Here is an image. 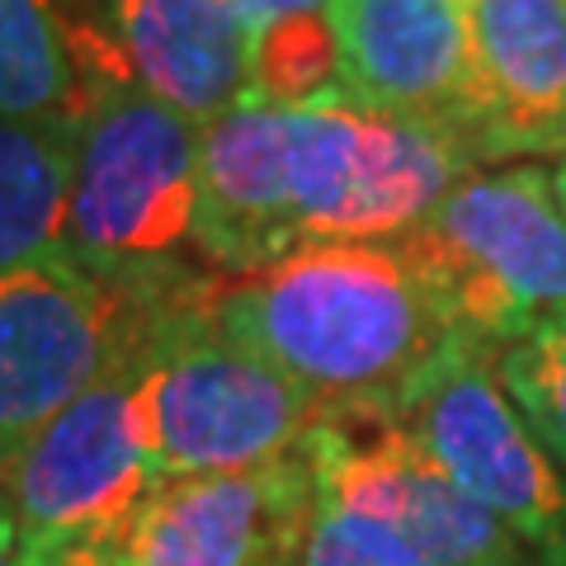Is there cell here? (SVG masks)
I'll return each mask as SVG.
<instances>
[{"instance_id": "1", "label": "cell", "mask_w": 566, "mask_h": 566, "mask_svg": "<svg viewBox=\"0 0 566 566\" xmlns=\"http://www.w3.org/2000/svg\"><path fill=\"white\" fill-rule=\"evenodd\" d=\"M208 303L232 340L322 406L397 411L453 340L397 241L297 245L270 270L218 274Z\"/></svg>"}, {"instance_id": "2", "label": "cell", "mask_w": 566, "mask_h": 566, "mask_svg": "<svg viewBox=\"0 0 566 566\" xmlns=\"http://www.w3.org/2000/svg\"><path fill=\"white\" fill-rule=\"evenodd\" d=\"M199 133L142 85L104 33L85 39L62 255L123 289H166L203 274L199 255Z\"/></svg>"}, {"instance_id": "3", "label": "cell", "mask_w": 566, "mask_h": 566, "mask_svg": "<svg viewBox=\"0 0 566 566\" xmlns=\"http://www.w3.org/2000/svg\"><path fill=\"white\" fill-rule=\"evenodd\" d=\"M212 279L156 289L137 326V411L161 482L279 463L326 416L303 382L218 326Z\"/></svg>"}, {"instance_id": "4", "label": "cell", "mask_w": 566, "mask_h": 566, "mask_svg": "<svg viewBox=\"0 0 566 566\" xmlns=\"http://www.w3.org/2000/svg\"><path fill=\"white\" fill-rule=\"evenodd\" d=\"M397 245L444 326L491 354L566 322V212L534 161L463 175Z\"/></svg>"}, {"instance_id": "5", "label": "cell", "mask_w": 566, "mask_h": 566, "mask_svg": "<svg viewBox=\"0 0 566 566\" xmlns=\"http://www.w3.org/2000/svg\"><path fill=\"white\" fill-rule=\"evenodd\" d=\"M283 109V170L297 245L401 241L463 175L476 170L453 133L364 109L345 91Z\"/></svg>"}, {"instance_id": "6", "label": "cell", "mask_w": 566, "mask_h": 566, "mask_svg": "<svg viewBox=\"0 0 566 566\" xmlns=\"http://www.w3.org/2000/svg\"><path fill=\"white\" fill-rule=\"evenodd\" d=\"M151 293L62 251L0 274V472L133 345Z\"/></svg>"}, {"instance_id": "7", "label": "cell", "mask_w": 566, "mask_h": 566, "mask_svg": "<svg viewBox=\"0 0 566 566\" xmlns=\"http://www.w3.org/2000/svg\"><path fill=\"white\" fill-rule=\"evenodd\" d=\"M392 416L515 538H566V472L505 392L501 354L453 335Z\"/></svg>"}, {"instance_id": "8", "label": "cell", "mask_w": 566, "mask_h": 566, "mask_svg": "<svg viewBox=\"0 0 566 566\" xmlns=\"http://www.w3.org/2000/svg\"><path fill=\"white\" fill-rule=\"evenodd\" d=\"M303 453L316 486L397 528L430 566H528L520 538L472 501L392 411L326 406Z\"/></svg>"}, {"instance_id": "9", "label": "cell", "mask_w": 566, "mask_h": 566, "mask_svg": "<svg viewBox=\"0 0 566 566\" xmlns=\"http://www.w3.org/2000/svg\"><path fill=\"white\" fill-rule=\"evenodd\" d=\"M161 486L137 411V335L33 444L0 472L24 534H128Z\"/></svg>"}, {"instance_id": "10", "label": "cell", "mask_w": 566, "mask_h": 566, "mask_svg": "<svg viewBox=\"0 0 566 566\" xmlns=\"http://www.w3.org/2000/svg\"><path fill=\"white\" fill-rule=\"evenodd\" d=\"M316 472L297 449L245 472L166 476L128 524L137 566H297Z\"/></svg>"}, {"instance_id": "11", "label": "cell", "mask_w": 566, "mask_h": 566, "mask_svg": "<svg viewBox=\"0 0 566 566\" xmlns=\"http://www.w3.org/2000/svg\"><path fill=\"white\" fill-rule=\"evenodd\" d=\"M468 33L463 147L472 161L566 156V0H468Z\"/></svg>"}, {"instance_id": "12", "label": "cell", "mask_w": 566, "mask_h": 566, "mask_svg": "<svg viewBox=\"0 0 566 566\" xmlns=\"http://www.w3.org/2000/svg\"><path fill=\"white\" fill-rule=\"evenodd\" d=\"M331 24L340 91L354 104L434 123L463 142L472 91L468 0H335Z\"/></svg>"}, {"instance_id": "13", "label": "cell", "mask_w": 566, "mask_h": 566, "mask_svg": "<svg viewBox=\"0 0 566 566\" xmlns=\"http://www.w3.org/2000/svg\"><path fill=\"white\" fill-rule=\"evenodd\" d=\"M104 39L133 76L193 123L251 95V29L232 0H95Z\"/></svg>"}, {"instance_id": "14", "label": "cell", "mask_w": 566, "mask_h": 566, "mask_svg": "<svg viewBox=\"0 0 566 566\" xmlns=\"http://www.w3.org/2000/svg\"><path fill=\"white\" fill-rule=\"evenodd\" d=\"M71 175L76 118H0V274L62 251Z\"/></svg>"}, {"instance_id": "15", "label": "cell", "mask_w": 566, "mask_h": 566, "mask_svg": "<svg viewBox=\"0 0 566 566\" xmlns=\"http://www.w3.org/2000/svg\"><path fill=\"white\" fill-rule=\"evenodd\" d=\"M85 39L62 0H0V118H76Z\"/></svg>"}, {"instance_id": "16", "label": "cell", "mask_w": 566, "mask_h": 566, "mask_svg": "<svg viewBox=\"0 0 566 566\" xmlns=\"http://www.w3.org/2000/svg\"><path fill=\"white\" fill-rule=\"evenodd\" d=\"M251 95L264 104H316L340 95V43L331 10L289 14L255 33Z\"/></svg>"}, {"instance_id": "17", "label": "cell", "mask_w": 566, "mask_h": 566, "mask_svg": "<svg viewBox=\"0 0 566 566\" xmlns=\"http://www.w3.org/2000/svg\"><path fill=\"white\" fill-rule=\"evenodd\" d=\"M501 382L566 472V322L501 354Z\"/></svg>"}, {"instance_id": "18", "label": "cell", "mask_w": 566, "mask_h": 566, "mask_svg": "<svg viewBox=\"0 0 566 566\" xmlns=\"http://www.w3.org/2000/svg\"><path fill=\"white\" fill-rule=\"evenodd\" d=\"M297 566H430L397 528L349 510L331 491L316 486V505L307 520L303 557Z\"/></svg>"}, {"instance_id": "19", "label": "cell", "mask_w": 566, "mask_h": 566, "mask_svg": "<svg viewBox=\"0 0 566 566\" xmlns=\"http://www.w3.org/2000/svg\"><path fill=\"white\" fill-rule=\"evenodd\" d=\"M14 566H137L128 534H24Z\"/></svg>"}, {"instance_id": "20", "label": "cell", "mask_w": 566, "mask_h": 566, "mask_svg": "<svg viewBox=\"0 0 566 566\" xmlns=\"http://www.w3.org/2000/svg\"><path fill=\"white\" fill-rule=\"evenodd\" d=\"M335 0H232V10L241 14V24L251 29V39L260 29H270L289 14H312V10H331Z\"/></svg>"}, {"instance_id": "21", "label": "cell", "mask_w": 566, "mask_h": 566, "mask_svg": "<svg viewBox=\"0 0 566 566\" xmlns=\"http://www.w3.org/2000/svg\"><path fill=\"white\" fill-rule=\"evenodd\" d=\"M20 543H24V528H20V520H14L10 501L0 495V566H14V562H20Z\"/></svg>"}, {"instance_id": "22", "label": "cell", "mask_w": 566, "mask_h": 566, "mask_svg": "<svg viewBox=\"0 0 566 566\" xmlns=\"http://www.w3.org/2000/svg\"><path fill=\"white\" fill-rule=\"evenodd\" d=\"M538 566H566V538L538 547Z\"/></svg>"}, {"instance_id": "23", "label": "cell", "mask_w": 566, "mask_h": 566, "mask_svg": "<svg viewBox=\"0 0 566 566\" xmlns=\"http://www.w3.org/2000/svg\"><path fill=\"white\" fill-rule=\"evenodd\" d=\"M553 185H557V203H562V212H566V156H562V166L553 170Z\"/></svg>"}]
</instances>
